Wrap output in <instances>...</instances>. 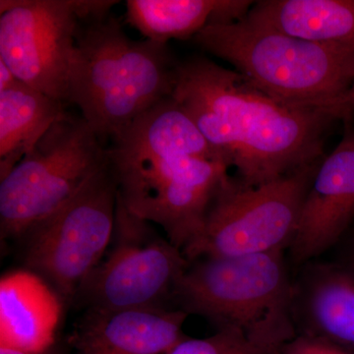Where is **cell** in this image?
<instances>
[{
  "label": "cell",
  "instance_id": "obj_1",
  "mask_svg": "<svg viewBox=\"0 0 354 354\" xmlns=\"http://www.w3.org/2000/svg\"><path fill=\"white\" fill-rule=\"evenodd\" d=\"M171 97L248 187L322 160L328 130L353 113L281 101L205 57L179 62Z\"/></svg>",
  "mask_w": 354,
  "mask_h": 354
},
{
  "label": "cell",
  "instance_id": "obj_2",
  "mask_svg": "<svg viewBox=\"0 0 354 354\" xmlns=\"http://www.w3.org/2000/svg\"><path fill=\"white\" fill-rule=\"evenodd\" d=\"M187 122L155 106L111 140L109 162L118 195L133 215L160 225L180 249L198 234L228 176L227 165L200 157Z\"/></svg>",
  "mask_w": 354,
  "mask_h": 354
},
{
  "label": "cell",
  "instance_id": "obj_3",
  "mask_svg": "<svg viewBox=\"0 0 354 354\" xmlns=\"http://www.w3.org/2000/svg\"><path fill=\"white\" fill-rule=\"evenodd\" d=\"M179 62L169 44L130 39L109 15L81 23L70 64L68 102L104 144L171 97Z\"/></svg>",
  "mask_w": 354,
  "mask_h": 354
},
{
  "label": "cell",
  "instance_id": "obj_4",
  "mask_svg": "<svg viewBox=\"0 0 354 354\" xmlns=\"http://www.w3.org/2000/svg\"><path fill=\"white\" fill-rule=\"evenodd\" d=\"M193 41L281 101L351 109L348 94L354 80V46L293 38L245 17L206 26Z\"/></svg>",
  "mask_w": 354,
  "mask_h": 354
},
{
  "label": "cell",
  "instance_id": "obj_5",
  "mask_svg": "<svg viewBox=\"0 0 354 354\" xmlns=\"http://www.w3.org/2000/svg\"><path fill=\"white\" fill-rule=\"evenodd\" d=\"M181 310L235 330L266 354H281L297 337L283 251L205 257L188 266L174 291Z\"/></svg>",
  "mask_w": 354,
  "mask_h": 354
},
{
  "label": "cell",
  "instance_id": "obj_6",
  "mask_svg": "<svg viewBox=\"0 0 354 354\" xmlns=\"http://www.w3.org/2000/svg\"><path fill=\"white\" fill-rule=\"evenodd\" d=\"M108 165V146L82 116L65 113L0 180L2 237H24Z\"/></svg>",
  "mask_w": 354,
  "mask_h": 354
},
{
  "label": "cell",
  "instance_id": "obj_7",
  "mask_svg": "<svg viewBox=\"0 0 354 354\" xmlns=\"http://www.w3.org/2000/svg\"><path fill=\"white\" fill-rule=\"evenodd\" d=\"M322 160L257 187L228 176L209 203L199 232L183 249L186 259L239 257L290 246Z\"/></svg>",
  "mask_w": 354,
  "mask_h": 354
},
{
  "label": "cell",
  "instance_id": "obj_8",
  "mask_svg": "<svg viewBox=\"0 0 354 354\" xmlns=\"http://www.w3.org/2000/svg\"><path fill=\"white\" fill-rule=\"evenodd\" d=\"M113 0H1L0 59L30 87L68 102L79 26L111 15Z\"/></svg>",
  "mask_w": 354,
  "mask_h": 354
},
{
  "label": "cell",
  "instance_id": "obj_9",
  "mask_svg": "<svg viewBox=\"0 0 354 354\" xmlns=\"http://www.w3.org/2000/svg\"><path fill=\"white\" fill-rule=\"evenodd\" d=\"M118 187L109 165L24 235L28 264L65 298L80 290L113 241Z\"/></svg>",
  "mask_w": 354,
  "mask_h": 354
},
{
  "label": "cell",
  "instance_id": "obj_10",
  "mask_svg": "<svg viewBox=\"0 0 354 354\" xmlns=\"http://www.w3.org/2000/svg\"><path fill=\"white\" fill-rule=\"evenodd\" d=\"M153 223L128 211L118 195L113 248L81 286L91 308L158 307L187 269L180 249L156 234Z\"/></svg>",
  "mask_w": 354,
  "mask_h": 354
},
{
  "label": "cell",
  "instance_id": "obj_11",
  "mask_svg": "<svg viewBox=\"0 0 354 354\" xmlns=\"http://www.w3.org/2000/svg\"><path fill=\"white\" fill-rule=\"evenodd\" d=\"M353 218L354 131L349 130L314 176L290 246L293 261L307 262L325 252Z\"/></svg>",
  "mask_w": 354,
  "mask_h": 354
},
{
  "label": "cell",
  "instance_id": "obj_12",
  "mask_svg": "<svg viewBox=\"0 0 354 354\" xmlns=\"http://www.w3.org/2000/svg\"><path fill=\"white\" fill-rule=\"evenodd\" d=\"M188 314L164 307L93 309L75 335L78 354H169L185 339Z\"/></svg>",
  "mask_w": 354,
  "mask_h": 354
},
{
  "label": "cell",
  "instance_id": "obj_13",
  "mask_svg": "<svg viewBox=\"0 0 354 354\" xmlns=\"http://www.w3.org/2000/svg\"><path fill=\"white\" fill-rule=\"evenodd\" d=\"M60 315L59 298L36 272H13L0 281V348L46 353Z\"/></svg>",
  "mask_w": 354,
  "mask_h": 354
},
{
  "label": "cell",
  "instance_id": "obj_14",
  "mask_svg": "<svg viewBox=\"0 0 354 354\" xmlns=\"http://www.w3.org/2000/svg\"><path fill=\"white\" fill-rule=\"evenodd\" d=\"M248 0H127V20L145 39L169 44L188 39L206 26L243 19Z\"/></svg>",
  "mask_w": 354,
  "mask_h": 354
},
{
  "label": "cell",
  "instance_id": "obj_15",
  "mask_svg": "<svg viewBox=\"0 0 354 354\" xmlns=\"http://www.w3.org/2000/svg\"><path fill=\"white\" fill-rule=\"evenodd\" d=\"M245 18L293 38L354 46V0H261Z\"/></svg>",
  "mask_w": 354,
  "mask_h": 354
},
{
  "label": "cell",
  "instance_id": "obj_16",
  "mask_svg": "<svg viewBox=\"0 0 354 354\" xmlns=\"http://www.w3.org/2000/svg\"><path fill=\"white\" fill-rule=\"evenodd\" d=\"M299 302L304 334L354 349L353 268L317 266L307 274Z\"/></svg>",
  "mask_w": 354,
  "mask_h": 354
},
{
  "label": "cell",
  "instance_id": "obj_17",
  "mask_svg": "<svg viewBox=\"0 0 354 354\" xmlns=\"http://www.w3.org/2000/svg\"><path fill=\"white\" fill-rule=\"evenodd\" d=\"M64 104L23 82L0 91V180L66 113Z\"/></svg>",
  "mask_w": 354,
  "mask_h": 354
},
{
  "label": "cell",
  "instance_id": "obj_18",
  "mask_svg": "<svg viewBox=\"0 0 354 354\" xmlns=\"http://www.w3.org/2000/svg\"><path fill=\"white\" fill-rule=\"evenodd\" d=\"M169 354H266L239 333L218 330L205 339L186 337Z\"/></svg>",
  "mask_w": 354,
  "mask_h": 354
},
{
  "label": "cell",
  "instance_id": "obj_19",
  "mask_svg": "<svg viewBox=\"0 0 354 354\" xmlns=\"http://www.w3.org/2000/svg\"><path fill=\"white\" fill-rule=\"evenodd\" d=\"M281 354H354L353 349L324 337L302 334L286 344Z\"/></svg>",
  "mask_w": 354,
  "mask_h": 354
},
{
  "label": "cell",
  "instance_id": "obj_20",
  "mask_svg": "<svg viewBox=\"0 0 354 354\" xmlns=\"http://www.w3.org/2000/svg\"><path fill=\"white\" fill-rule=\"evenodd\" d=\"M19 82L21 81L13 73L12 70L0 59V91L13 87L14 85Z\"/></svg>",
  "mask_w": 354,
  "mask_h": 354
},
{
  "label": "cell",
  "instance_id": "obj_21",
  "mask_svg": "<svg viewBox=\"0 0 354 354\" xmlns=\"http://www.w3.org/2000/svg\"><path fill=\"white\" fill-rule=\"evenodd\" d=\"M0 354H31V353H24V351H17V349L0 348ZM41 354H46V353H41Z\"/></svg>",
  "mask_w": 354,
  "mask_h": 354
},
{
  "label": "cell",
  "instance_id": "obj_22",
  "mask_svg": "<svg viewBox=\"0 0 354 354\" xmlns=\"http://www.w3.org/2000/svg\"><path fill=\"white\" fill-rule=\"evenodd\" d=\"M348 102L351 109H353V111H354V80L353 85H351V90H349Z\"/></svg>",
  "mask_w": 354,
  "mask_h": 354
},
{
  "label": "cell",
  "instance_id": "obj_23",
  "mask_svg": "<svg viewBox=\"0 0 354 354\" xmlns=\"http://www.w3.org/2000/svg\"><path fill=\"white\" fill-rule=\"evenodd\" d=\"M349 268H353L354 269V243L353 247H351V251H349L348 259V265Z\"/></svg>",
  "mask_w": 354,
  "mask_h": 354
}]
</instances>
